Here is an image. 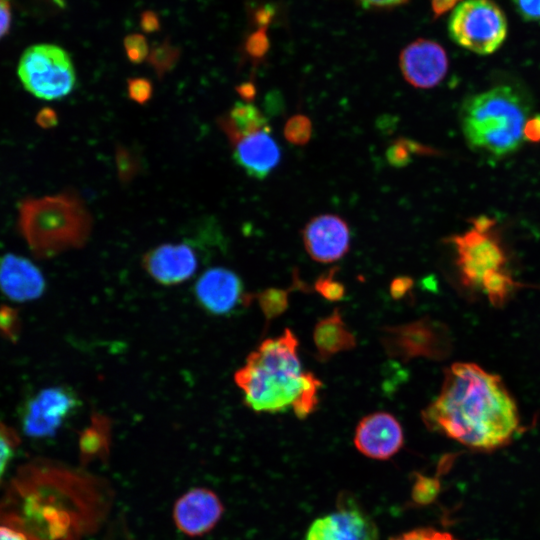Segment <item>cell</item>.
Masks as SVG:
<instances>
[{"label": "cell", "mask_w": 540, "mask_h": 540, "mask_svg": "<svg viewBox=\"0 0 540 540\" xmlns=\"http://www.w3.org/2000/svg\"><path fill=\"white\" fill-rule=\"evenodd\" d=\"M514 10L525 22H540V0H510Z\"/></svg>", "instance_id": "cell-33"}, {"label": "cell", "mask_w": 540, "mask_h": 540, "mask_svg": "<svg viewBox=\"0 0 540 540\" xmlns=\"http://www.w3.org/2000/svg\"><path fill=\"white\" fill-rule=\"evenodd\" d=\"M448 33L458 46L479 55H489L505 41L508 22L494 0H462L449 17Z\"/></svg>", "instance_id": "cell-8"}, {"label": "cell", "mask_w": 540, "mask_h": 540, "mask_svg": "<svg viewBox=\"0 0 540 540\" xmlns=\"http://www.w3.org/2000/svg\"><path fill=\"white\" fill-rule=\"evenodd\" d=\"M404 433L390 413L378 411L363 417L356 426L354 445L364 456L388 460L403 447Z\"/></svg>", "instance_id": "cell-14"}, {"label": "cell", "mask_w": 540, "mask_h": 540, "mask_svg": "<svg viewBox=\"0 0 540 540\" xmlns=\"http://www.w3.org/2000/svg\"><path fill=\"white\" fill-rule=\"evenodd\" d=\"M123 46L130 62L140 64L147 60L150 51L148 42L143 35L139 33L127 35L124 38Z\"/></svg>", "instance_id": "cell-29"}, {"label": "cell", "mask_w": 540, "mask_h": 540, "mask_svg": "<svg viewBox=\"0 0 540 540\" xmlns=\"http://www.w3.org/2000/svg\"><path fill=\"white\" fill-rule=\"evenodd\" d=\"M17 74L25 90L43 100L61 99L70 94L76 84L70 55L55 44L29 46L19 59Z\"/></svg>", "instance_id": "cell-7"}, {"label": "cell", "mask_w": 540, "mask_h": 540, "mask_svg": "<svg viewBox=\"0 0 540 540\" xmlns=\"http://www.w3.org/2000/svg\"><path fill=\"white\" fill-rule=\"evenodd\" d=\"M44 473L38 494V540H82L96 532L111 509L108 483L86 472L52 462L40 463Z\"/></svg>", "instance_id": "cell-2"}, {"label": "cell", "mask_w": 540, "mask_h": 540, "mask_svg": "<svg viewBox=\"0 0 540 540\" xmlns=\"http://www.w3.org/2000/svg\"><path fill=\"white\" fill-rule=\"evenodd\" d=\"M523 138L529 142H540V114L527 119L523 129Z\"/></svg>", "instance_id": "cell-37"}, {"label": "cell", "mask_w": 540, "mask_h": 540, "mask_svg": "<svg viewBox=\"0 0 540 540\" xmlns=\"http://www.w3.org/2000/svg\"><path fill=\"white\" fill-rule=\"evenodd\" d=\"M194 292L198 303L214 315H226L252 299L244 293L239 276L223 267L206 270L196 281Z\"/></svg>", "instance_id": "cell-16"}, {"label": "cell", "mask_w": 540, "mask_h": 540, "mask_svg": "<svg viewBox=\"0 0 540 540\" xmlns=\"http://www.w3.org/2000/svg\"><path fill=\"white\" fill-rule=\"evenodd\" d=\"M389 540H458L448 532L439 531L433 528H417L399 535Z\"/></svg>", "instance_id": "cell-32"}, {"label": "cell", "mask_w": 540, "mask_h": 540, "mask_svg": "<svg viewBox=\"0 0 540 540\" xmlns=\"http://www.w3.org/2000/svg\"><path fill=\"white\" fill-rule=\"evenodd\" d=\"M220 128L233 145L239 139L269 127L261 111L250 103L236 102L228 113L218 120Z\"/></svg>", "instance_id": "cell-21"}, {"label": "cell", "mask_w": 540, "mask_h": 540, "mask_svg": "<svg viewBox=\"0 0 540 540\" xmlns=\"http://www.w3.org/2000/svg\"><path fill=\"white\" fill-rule=\"evenodd\" d=\"M366 8H391L402 5L408 0H356Z\"/></svg>", "instance_id": "cell-41"}, {"label": "cell", "mask_w": 540, "mask_h": 540, "mask_svg": "<svg viewBox=\"0 0 540 540\" xmlns=\"http://www.w3.org/2000/svg\"><path fill=\"white\" fill-rule=\"evenodd\" d=\"M421 417L429 430L477 451L507 445L520 427L516 402L501 377L470 362L445 370L437 398Z\"/></svg>", "instance_id": "cell-1"}, {"label": "cell", "mask_w": 540, "mask_h": 540, "mask_svg": "<svg viewBox=\"0 0 540 540\" xmlns=\"http://www.w3.org/2000/svg\"><path fill=\"white\" fill-rule=\"evenodd\" d=\"M399 66L404 79L410 85L428 89L438 85L445 77L448 57L439 43L418 38L401 51Z\"/></svg>", "instance_id": "cell-13"}, {"label": "cell", "mask_w": 540, "mask_h": 540, "mask_svg": "<svg viewBox=\"0 0 540 540\" xmlns=\"http://www.w3.org/2000/svg\"><path fill=\"white\" fill-rule=\"evenodd\" d=\"M233 159L249 176L267 177L279 164L281 150L270 128L249 134L233 144Z\"/></svg>", "instance_id": "cell-18"}, {"label": "cell", "mask_w": 540, "mask_h": 540, "mask_svg": "<svg viewBox=\"0 0 540 540\" xmlns=\"http://www.w3.org/2000/svg\"><path fill=\"white\" fill-rule=\"evenodd\" d=\"M19 444L17 431L0 421V482Z\"/></svg>", "instance_id": "cell-25"}, {"label": "cell", "mask_w": 540, "mask_h": 540, "mask_svg": "<svg viewBox=\"0 0 540 540\" xmlns=\"http://www.w3.org/2000/svg\"><path fill=\"white\" fill-rule=\"evenodd\" d=\"M298 339L290 329L267 338L246 358L234 374L244 404L257 413H280L298 403L305 391L319 379L303 371L298 356Z\"/></svg>", "instance_id": "cell-3"}, {"label": "cell", "mask_w": 540, "mask_h": 540, "mask_svg": "<svg viewBox=\"0 0 540 540\" xmlns=\"http://www.w3.org/2000/svg\"><path fill=\"white\" fill-rule=\"evenodd\" d=\"M45 289L42 272L30 260L8 253L0 258V290L13 301L39 298Z\"/></svg>", "instance_id": "cell-19"}, {"label": "cell", "mask_w": 540, "mask_h": 540, "mask_svg": "<svg viewBox=\"0 0 540 540\" xmlns=\"http://www.w3.org/2000/svg\"><path fill=\"white\" fill-rule=\"evenodd\" d=\"M127 93L132 101L141 105L146 104L153 95V84L144 77L129 78L127 80Z\"/></svg>", "instance_id": "cell-30"}, {"label": "cell", "mask_w": 540, "mask_h": 540, "mask_svg": "<svg viewBox=\"0 0 540 540\" xmlns=\"http://www.w3.org/2000/svg\"><path fill=\"white\" fill-rule=\"evenodd\" d=\"M288 290L269 288L256 295L260 308L269 322L288 308Z\"/></svg>", "instance_id": "cell-24"}, {"label": "cell", "mask_w": 540, "mask_h": 540, "mask_svg": "<svg viewBox=\"0 0 540 540\" xmlns=\"http://www.w3.org/2000/svg\"><path fill=\"white\" fill-rule=\"evenodd\" d=\"M461 1L462 0H431L434 18H438L452 9L454 10Z\"/></svg>", "instance_id": "cell-39"}, {"label": "cell", "mask_w": 540, "mask_h": 540, "mask_svg": "<svg viewBox=\"0 0 540 540\" xmlns=\"http://www.w3.org/2000/svg\"><path fill=\"white\" fill-rule=\"evenodd\" d=\"M180 58V50L168 41L155 45L149 52L147 61L159 78L170 72Z\"/></svg>", "instance_id": "cell-23"}, {"label": "cell", "mask_w": 540, "mask_h": 540, "mask_svg": "<svg viewBox=\"0 0 540 540\" xmlns=\"http://www.w3.org/2000/svg\"><path fill=\"white\" fill-rule=\"evenodd\" d=\"M246 52L254 59H260L264 56L268 48L266 35L258 31L250 36L246 42Z\"/></svg>", "instance_id": "cell-34"}, {"label": "cell", "mask_w": 540, "mask_h": 540, "mask_svg": "<svg viewBox=\"0 0 540 540\" xmlns=\"http://www.w3.org/2000/svg\"><path fill=\"white\" fill-rule=\"evenodd\" d=\"M19 227L33 254L49 258L88 240L92 217L82 199L71 191L24 200Z\"/></svg>", "instance_id": "cell-5"}, {"label": "cell", "mask_w": 540, "mask_h": 540, "mask_svg": "<svg viewBox=\"0 0 540 540\" xmlns=\"http://www.w3.org/2000/svg\"><path fill=\"white\" fill-rule=\"evenodd\" d=\"M410 146L411 143L407 141H398L393 146H391L387 153V158L389 162L396 166L406 164L410 158V154L408 152Z\"/></svg>", "instance_id": "cell-35"}, {"label": "cell", "mask_w": 540, "mask_h": 540, "mask_svg": "<svg viewBox=\"0 0 540 540\" xmlns=\"http://www.w3.org/2000/svg\"><path fill=\"white\" fill-rule=\"evenodd\" d=\"M439 492V482L434 478L419 476L413 488V498L418 503L432 502Z\"/></svg>", "instance_id": "cell-31"}, {"label": "cell", "mask_w": 540, "mask_h": 540, "mask_svg": "<svg viewBox=\"0 0 540 540\" xmlns=\"http://www.w3.org/2000/svg\"><path fill=\"white\" fill-rule=\"evenodd\" d=\"M373 519L355 502L341 501L338 507L309 526L305 540H378Z\"/></svg>", "instance_id": "cell-11"}, {"label": "cell", "mask_w": 540, "mask_h": 540, "mask_svg": "<svg viewBox=\"0 0 540 540\" xmlns=\"http://www.w3.org/2000/svg\"><path fill=\"white\" fill-rule=\"evenodd\" d=\"M472 228L449 239L456 251L462 283L482 291L494 306L503 305L517 284L506 271V255L493 232L494 220L480 216Z\"/></svg>", "instance_id": "cell-6"}, {"label": "cell", "mask_w": 540, "mask_h": 540, "mask_svg": "<svg viewBox=\"0 0 540 540\" xmlns=\"http://www.w3.org/2000/svg\"><path fill=\"white\" fill-rule=\"evenodd\" d=\"M312 135V124L310 119L302 114L292 116L285 124L284 136L286 140L294 145L306 144Z\"/></svg>", "instance_id": "cell-26"}, {"label": "cell", "mask_w": 540, "mask_h": 540, "mask_svg": "<svg viewBox=\"0 0 540 540\" xmlns=\"http://www.w3.org/2000/svg\"><path fill=\"white\" fill-rule=\"evenodd\" d=\"M142 265L158 283L175 285L191 278L197 270L194 249L187 243H166L145 253Z\"/></svg>", "instance_id": "cell-17"}, {"label": "cell", "mask_w": 540, "mask_h": 540, "mask_svg": "<svg viewBox=\"0 0 540 540\" xmlns=\"http://www.w3.org/2000/svg\"><path fill=\"white\" fill-rule=\"evenodd\" d=\"M115 156L119 179L123 183L130 182L139 172L140 162L138 158L123 146H117Z\"/></svg>", "instance_id": "cell-28"}, {"label": "cell", "mask_w": 540, "mask_h": 540, "mask_svg": "<svg viewBox=\"0 0 540 540\" xmlns=\"http://www.w3.org/2000/svg\"><path fill=\"white\" fill-rule=\"evenodd\" d=\"M108 430L107 419L98 416L93 419L91 426L83 431L80 438V451L84 462L106 457L109 450Z\"/></svg>", "instance_id": "cell-22"}, {"label": "cell", "mask_w": 540, "mask_h": 540, "mask_svg": "<svg viewBox=\"0 0 540 540\" xmlns=\"http://www.w3.org/2000/svg\"><path fill=\"white\" fill-rule=\"evenodd\" d=\"M336 271V268L330 269L314 283L315 291L328 301H339L345 295L344 285L335 279Z\"/></svg>", "instance_id": "cell-27"}, {"label": "cell", "mask_w": 540, "mask_h": 540, "mask_svg": "<svg viewBox=\"0 0 540 540\" xmlns=\"http://www.w3.org/2000/svg\"><path fill=\"white\" fill-rule=\"evenodd\" d=\"M316 359L326 362L336 354L356 347V338L348 329L339 308L320 319L313 329Z\"/></svg>", "instance_id": "cell-20"}, {"label": "cell", "mask_w": 540, "mask_h": 540, "mask_svg": "<svg viewBox=\"0 0 540 540\" xmlns=\"http://www.w3.org/2000/svg\"><path fill=\"white\" fill-rule=\"evenodd\" d=\"M413 285L410 277L402 276L395 278L390 285V293L394 299L402 298Z\"/></svg>", "instance_id": "cell-38"}, {"label": "cell", "mask_w": 540, "mask_h": 540, "mask_svg": "<svg viewBox=\"0 0 540 540\" xmlns=\"http://www.w3.org/2000/svg\"><path fill=\"white\" fill-rule=\"evenodd\" d=\"M380 342L389 357L403 362L419 357L442 360L451 351L450 331L430 317L385 326L381 328Z\"/></svg>", "instance_id": "cell-9"}, {"label": "cell", "mask_w": 540, "mask_h": 540, "mask_svg": "<svg viewBox=\"0 0 540 540\" xmlns=\"http://www.w3.org/2000/svg\"><path fill=\"white\" fill-rule=\"evenodd\" d=\"M238 94L246 101L254 98L256 90L252 83H244L236 88Z\"/></svg>", "instance_id": "cell-43"}, {"label": "cell", "mask_w": 540, "mask_h": 540, "mask_svg": "<svg viewBox=\"0 0 540 540\" xmlns=\"http://www.w3.org/2000/svg\"><path fill=\"white\" fill-rule=\"evenodd\" d=\"M0 540H29L27 535L12 526L0 525Z\"/></svg>", "instance_id": "cell-42"}, {"label": "cell", "mask_w": 540, "mask_h": 540, "mask_svg": "<svg viewBox=\"0 0 540 540\" xmlns=\"http://www.w3.org/2000/svg\"><path fill=\"white\" fill-rule=\"evenodd\" d=\"M307 254L316 262L340 260L350 247V229L338 215L323 214L312 218L302 231Z\"/></svg>", "instance_id": "cell-15"}, {"label": "cell", "mask_w": 540, "mask_h": 540, "mask_svg": "<svg viewBox=\"0 0 540 540\" xmlns=\"http://www.w3.org/2000/svg\"><path fill=\"white\" fill-rule=\"evenodd\" d=\"M140 25L145 32H155L160 27L157 14L153 11H145L141 14Z\"/></svg>", "instance_id": "cell-40"}, {"label": "cell", "mask_w": 540, "mask_h": 540, "mask_svg": "<svg viewBox=\"0 0 540 540\" xmlns=\"http://www.w3.org/2000/svg\"><path fill=\"white\" fill-rule=\"evenodd\" d=\"M528 115L523 94L512 86L498 85L464 101L461 128L471 148L500 157L521 146Z\"/></svg>", "instance_id": "cell-4"}, {"label": "cell", "mask_w": 540, "mask_h": 540, "mask_svg": "<svg viewBox=\"0 0 540 540\" xmlns=\"http://www.w3.org/2000/svg\"><path fill=\"white\" fill-rule=\"evenodd\" d=\"M223 513L224 505L214 491L195 487L176 500L172 516L180 532L190 537H200L214 529Z\"/></svg>", "instance_id": "cell-12"}, {"label": "cell", "mask_w": 540, "mask_h": 540, "mask_svg": "<svg viewBox=\"0 0 540 540\" xmlns=\"http://www.w3.org/2000/svg\"><path fill=\"white\" fill-rule=\"evenodd\" d=\"M12 24V5L10 0H0V39L6 36Z\"/></svg>", "instance_id": "cell-36"}, {"label": "cell", "mask_w": 540, "mask_h": 540, "mask_svg": "<svg viewBox=\"0 0 540 540\" xmlns=\"http://www.w3.org/2000/svg\"><path fill=\"white\" fill-rule=\"evenodd\" d=\"M78 405L77 396L66 387L43 388L30 397L23 406L22 430L30 437L53 436L76 411Z\"/></svg>", "instance_id": "cell-10"}]
</instances>
